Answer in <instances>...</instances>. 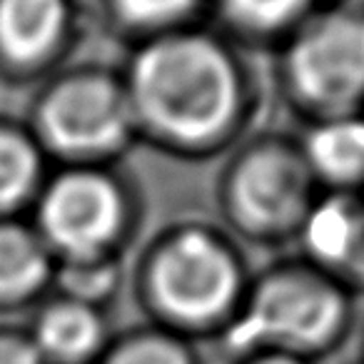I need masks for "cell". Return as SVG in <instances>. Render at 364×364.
Instances as JSON below:
<instances>
[{
    "label": "cell",
    "mask_w": 364,
    "mask_h": 364,
    "mask_svg": "<svg viewBox=\"0 0 364 364\" xmlns=\"http://www.w3.org/2000/svg\"><path fill=\"white\" fill-rule=\"evenodd\" d=\"M140 112L175 140H210L240 110L235 63L205 38H167L140 53L132 68Z\"/></svg>",
    "instance_id": "obj_1"
},
{
    "label": "cell",
    "mask_w": 364,
    "mask_h": 364,
    "mask_svg": "<svg viewBox=\"0 0 364 364\" xmlns=\"http://www.w3.org/2000/svg\"><path fill=\"white\" fill-rule=\"evenodd\" d=\"M354 324V294L312 262L269 272L230 327L240 352H279L314 359L342 347Z\"/></svg>",
    "instance_id": "obj_2"
},
{
    "label": "cell",
    "mask_w": 364,
    "mask_h": 364,
    "mask_svg": "<svg viewBox=\"0 0 364 364\" xmlns=\"http://www.w3.org/2000/svg\"><path fill=\"white\" fill-rule=\"evenodd\" d=\"M282 68L292 100L314 122L364 115V11L334 6L307 16Z\"/></svg>",
    "instance_id": "obj_3"
},
{
    "label": "cell",
    "mask_w": 364,
    "mask_h": 364,
    "mask_svg": "<svg viewBox=\"0 0 364 364\" xmlns=\"http://www.w3.org/2000/svg\"><path fill=\"white\" fill-rule=\"evenodd\" d=\"M319 182L302 145L267 140L255 145L235 165L230 205L242 228L259 237H292L312 213Z\"/></svg>",
    "instance_id": "obj_4"
},
{
    "label": "cell",
    "mask_w": 364,
    "mask_h": 364,
    "mask_svg": "<svg viewBox=\"0 0 364 364\" xmlns=\"http://www.w3.org/2000/svg\"><path fill=\"white\" fill-rule=\"evenodd\" d=\"M157 302L185 322L220 317L240 294L235 257L203 232H182L160 250L152 267Z\"/></svg>",
    "instance_id": "obj_5"
},
{
    "label": "cell",
    "mask_w": 364,
    "mask_h": 364,
    "mask_svg": "<svg viewBox=\"0 0 364 364\" xmlns=\"http://www.w3.org/2000/svg\"><path fill=\"white\" fill-rule=\"evenodd\" d=\"M46 137L60 150L95 152L117 145L130 112L117 87L100 77H75L58 85L41 107Z\"/></svg>",
    "instance_id": "obj_6"
},
{
    "label": "cell",
    "mask_w": 364,
    "mask_h": 364,
    "mask_svg": "<svg viewBox=\"0 0 364 364\" xmlns=\"http://www.w3.org/2000/svg\"><path fill=\"white\" fill-rule=\"evenodd\" d=\"M120 195L92 172H70L53 182L41 205L46 235L73 257H92L120 225Z\"/></svg>",
    "instance_id": "obj_7"
},
{
    "label": "cell",
    "mask_w": 364,
    "mask_h": 364,
    "mask_svg": "<svg viewBox=\"0 0 364 364\" xmlns=\"http://www.w3.org/2000/svg\"><path fill=\"white\" fill-rule=\"evenodd\" d=\"M299 242L307 262L349 292H364V193H324L307 215Z\"/></svg>",
    "instance_id": "obj_8"
},
{
    "label": "cell",
    "mask_w": 364,
    "mask_h": 364,
    "mask_svg": "<svg viewBox=\"0 0 364 364\" xmlns=\"http://www.w3.org/2000/svg\"><path fill=\"white\" fill-rule=\"evenodd\" d=\"M304 160L327 193H364V115L312 122Z\"/></svg>",
    "instance_id": "obj_9"
},
{
    "label": "cell",
    "mask_w": 364,
    "mask_h": 364,
    "mask_svg": "<svg viewBox=\"0 0 364 364\" xmlns=\"http://www.w3.org/2000/svg\"><path fill=\"white\" fill-rule=\"evenodd\" d=\"M65 0H0V48L16 60H36L58 41Z\"/></svg>",
    "instance_id": "obj_10"
},
{
    "label": "cell",
    "mask_w": 364,
    "mask_h": 364,
    "mask_svg": "<svg viewBox=\"0 0 364 364\" xmlns=\"http://www.w3.org/2000/svg\"><path fill=\"white\" fill-rule=\"evenodd\" d=\"M102 334V324L97 314L82 302H63L46 309L38 322V352L50 357L82 359L97 347Z\"/></svg>",
    "instance_id": "obj_11"
},
{
    "label": "cell",
    "mask_w": 364,
    "mask_h": 364,
    "mask_svg": "<svg viewBox=\"0 0 364 364\" xmlns=\"http://www.w3.org/2000/svg\"><path fill=\"white\" fill-rule=\"evenodd\" d=\"M48 257L41 242L16 225H0V294L16 297L43 282Z\"/></svg>",
    "instance_id": "obj_12"
},
{
    "label": "cell",
    "mask_w": 364,
    "mask_h": 364,
    "mask_svg": "<svg viewBox=\"0 0 364 364\" xmlns=\"http://www.w3.org/2000/svg\"><path fill=\"white\" fill-rule=\"evenodd\" d=\"M38 175L33 147L21 135L0 127V208H11L26 198Z\"/></svg>",
    "instance_id": "obj_13"
},
{
    "label": "cell",
    "mask_w": 364,
    "mask_h": 364,
    "mask_svg": "<svg viewBox=\"0 0 364 364\" xmlns=\"http://www.w3.org/2000/svg\"><path fill=\"white\" fill-rule=\"evenodd\" d=\"M232 18L245 28L262 33L297 28L304 21L309 0H225Z\"/></svg>",
    "instance_id": "obj_14"
},
{
    "label": "cell",
    "mask_w": 364,
    "mask_h": 364,
    "mask_svg": "<svg viewBox=\"0 0 364 364\" xmlns=\"http://www.w3.org/2000/svg\"><path fill=\"white\" fill-rule=\"evenodd\" d=\"M105 364H190L175 342L162 337H140L122 344Z\"/></svg>",
    "instance_id": "obj_15"
},
{
    "label": "cell",
    "mask_w": 364,
    "mask_h": 364,
    "mask_svg": "<svg viewBox=\"0 0 364 364\" xmlns=\"http://www.w3.org/2000/svg\"><path fill=\"white\" fill-rule=\"evenodd\" d=\"M65 287L75 294V302H82L97 294H105L112 284V269L100 267L92 257H75V262L65 269Z\"/></svg>",
    "instance_id": "obj_16"
},
{
    "label": "cell",
    "mask_w": 364,
    "mask_h": 364,
    "mask_svg": "<svg viewBox=\"0 0 364 364\" xmlns=\"http://www.w3.org/2000/svg\"><path fill=\"white\" fill-rule=\"evenodd\" d=\"M117 6L127 21L155 26V23H167L182 16L193 6V0H117Z\"/></svg>",
    "instance_id": "obj_17"
},
{
    "label": "cell",
    "mask_w": 364,
    "mask_h": 364,
    "mask_svg": "<svg viewBox=\"0 0 364 364\" xmlns=\"http://www.w3.org/2000/svg\"><path fill=\"white\" fill-rule=\"evenodd\" d=\"M0 364H41V352L26 339L0 337Z\"/></svg>",
    "instance_id": "obj_18"
},
{
    "label": "cell",
    "mask_w": 364,
    "mask_h": 364,
    "mask_svg": "<svg viewBox=\"0 0 364 364\" xmlns=\"http://www.w3.org/2000/svg\"><path fill=\"white\" fill-rule=\"evenodd\" d=\"M252 364H309L307 359L292 357V354H279V352H259V357Z\"/></svg>",
    "instance_id": "obj_19"
},
{
    "label": "cell",
    "mask_w": 364,
    "mask_h": 364,
    "mask_svg": "<svg viewBox=\"0 0 364 364\" xmlns=\"http://www.w3.org/2000/svg\"><path fill=\"white\" fill-rule=\"evenodd\" d=\"M337 6H347V8H357V11H364V0H339Z\"/></svg>",
    "instance_id": "obj_20"
},
{
    "label": "cell",
    "mask_w": 364,
    "mask_h": 364,
    "mask_svg": "<svg viewBox=\"0 0 364 364\" xmlns=\"http://www.w3.org/2000/svg\"><path fill=\"white\" fill-rule=\"evenodd\" d=\"M352 364H364V359H359V362H352Z\"/></svg>",
    "instance_id": "obj_21"
}]
</instances>
